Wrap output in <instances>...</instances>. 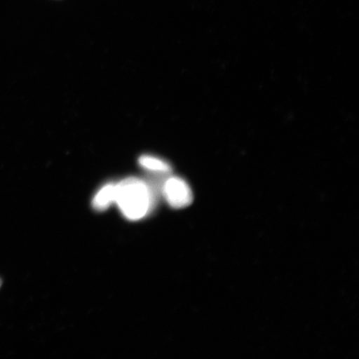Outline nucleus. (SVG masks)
Instances as JSON below:
<instances>
[{
  "mask_svg": "<svg viewBox=\"0 0 359 359\" xmlns=\"http://www.w3.org/2000/svg\"><path fill=\"white\" fill-rule=\"evenodd\" d=\"M155 200V191H152L150 184L140 178L129 177L116 184L115 203L130 221L146 217Z\"/></svg>",
  "mask_w": 359,
  "mask_h": 359,
  "instance_id": "f257e3e1",
  "label": "nucleus"
},
{
  "mask_svg": "<svg viewBox=\"0 0 359 359\" xmlns=\"http://www.w3.org/2000/svg\"><path fill=\"white\" fill-rule=\"evenodd\" d=\"M161 193L168 204L174 209H183L193 201V192L188 183L181 177H168L161 185Z\"/></svg>",
  "mask_w": 359,
  "mask_h": 359,
  "instance_id": "f03ea898",
  "label": "nucleus"
},
{
  "mask_svg": "<svg viewBox=\"0 0 359 359\" xmlns=\"http://www.w3.org/2000/svg\"><path fill=\"white\" fill-rule=\"evenodd\" d=\"M116 184L107 183L97 191L93 200V208L97 212H104L115 203Z\"/></svg>",
  "mask_w": 359,
  "mask_h": 359,
  "instance_id": "7ed1b4c3",
  "label": "nucleus"
},
{
  "mask_svg": "<svg viewBox=\"0 0 359 359\" xmlns=\"http://www.w3.org/2000/svg\"><path fill=\"white\" fill-rule=\"evenodd\" d=\"M139 164L148 172L159 175H168L172 172V167L160 157L151 155H143L139 158Z\"/></svg>",
  "mask_w": 359,
  "mask_h": 359,
  "instance_id": "20e7f679",
  "label": "nucleus"
},
{
  "mask_svg": "<svg viewBox=\"0 0 359 359\" xmlns=\"http://www.w3.org/2000/svg\"><path fill=\"white\" fill-rule=\"evenodd\" d=\"M1 285H2V280H1V279H0V287H1Z\"/></svg>",
  "mask_w": 359,
  "mask_h": 359,
  "instance_id": "39448f33",
  "label": "nucleus"
}]
</instances>
